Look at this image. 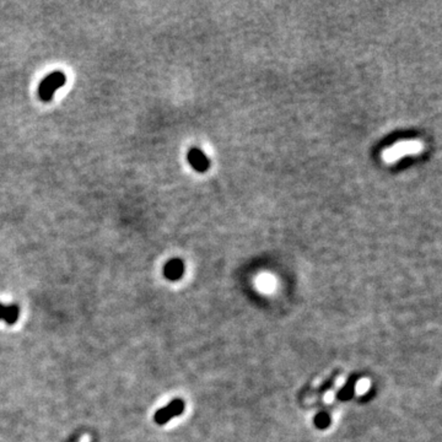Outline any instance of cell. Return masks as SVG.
<instances>
[{
  "label": "cell",
  "instance_id": "6da1fadb",
  "mask_svg": "<svg viewBox=\"0 0 442 442\" xmlns=\"http://www.w3.org/2000/svg\"><path fill=\"white\" fill-rule=\"evenodd\" d=\"M422 150L421 142L417 140H408V141H400L395 145H392L388 149H386L382 154V159L388 164L397 162L398 160L408 156V155L419 154Z\"/></svg>",
  "mask_w": 442,
  "mask_h": 442
},
{
  "label": "cell",
  "instance_id": "7a4b0ae2",
  "mask_svg": "<svg viewBox=\"0 0 442 442\" xmlns=\"http://www.w3.org/2000/svg\"><path fill=\"white\" fill-rule=\"evenodd\" d=\"M66 83L65 74L61 71H54V73L47 75L41 81L38 86V96L43 102H49L53 98L56 90L63 87Z\"/></svg>",
  "mask_w": 442,
  "mask_h": 442
},
{
  "label": "cell",
  "instance_id": "3957f363",
  "mask_svg": "<svg viewBox=\"0 0 442 442\" xmlns=\"http://www.w3.org/2000/svg\"><path fill=\"white\" fill-rule=\"evenodd\" d=\"M184 410V402L179 398L173 399L169 402V404H167L166 407L161 408V409L157 410L154 415V420L156 424L159 425H165L171 419H173L174 416H178L183 413Z\"/></svg>",
  "mask_w": 442,
  "mask_h": 442
},
{
  "label": "cell",
  "instance_id": "277c9868",
  "mask_svg": "<svg viewBox=\"0 0 442 442\" xmlns=\"http://www.w3.org/2000/svg\"><path fill=\"white\" fill-rule=\"evenodd\" d=\"M184 273V264L181 259H171L164 268V275L171 281L181 279Z\"/></svg>",
  "mask_w": 442,
  "mask_h": 442
},
{
  "label": "cell",
  "instance_id": "5b68a950",
  "mask_svg": "<svg viewBox=\"0 0 442 442\" xmlns=\"http://www.w3.org/2000/svg\"><path fill=\"white\" fill-rule=\"evenodd\" d=\"M188 161H189V164L193 166V168H195L196 171H199V172L205 171L209 166L208 159L205 157V155L196 149H193L189 151Z\"/></svg>",
  "mask_w": 442,
  "mask_h": 442
},
{
  "label": "cell",
  "instance_id": "8992f818",
  "mask_svg": "<svg viewBox=\"0 0 442 442\" xmlns=\"http://www.w3.org/2000/svg\"><path fill=\"white\" fill-rule=\"evenodd\" d=\"M20 309L16 304H9V306H5V304H0V321L6 322L7 324H14L16 323V321L19 319Z\"/></svg>",
  "mask_w": 442,
  "mask_h": 442
},
{
  "label": "cell",
  "instance_id": "52a82bcc",
  "mask_svg": "<svg viewBox=\"0 0 442 442\" xmlns=\"http://www.w3.org/2000/svg\"><path fill=\"white\" fill-rule=\"evenodd\" d=\"M359 377L360 376H351L350 378L348 380V382L345 383L343 388L338 392L336 394V398L339 400H349L353 398L354 393H355V388H356V382H358Z\"/></svg>",
  "mask_w": 442,
  "mask_h": 442
},
{
  "label": "cell",
  "instance_id": "ba28073f",
  "mask_svg": "<svg viewBox=\"0 0 442 442\" xmlns=\"http://www.w3.org/2000/svg\"><path fill=\"white\" fill-rule=\"evenodd\" d=\"M314 425H316L317 429H327V427L331 425V416H329L328 413L321 412L314 416Z\"/></svg>",
  "mask_w": 442,
  "mask_h": 442
}]
</instances>
